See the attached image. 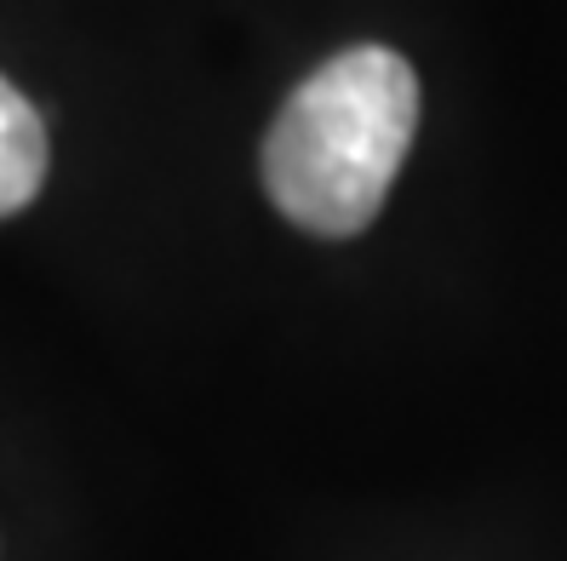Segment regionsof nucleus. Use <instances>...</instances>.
Returning <instances> with one entry per match:
<instances>
[{
	"label": "nucleus",
	"instance_id": "obj_1",
	"mask_svg": "<svg viewBox=\"0 0 567 561\" xmlns=\"http://www.w3.org/2000/svg\"><path fill=\"white\" fill-rule=\"evenodd\" d=\"M419 132V75L390 46H355L298 86L270 138L264 189L310 236H361Z\"/></svg>",
	"mask_w": 567,
	"mask_h": 561
},
{
	"label": "nucleus",
	"instance_id": "obj_2",
	"mask_svg": "<svg viewBox=\"0 0 567 561\" xmlns=\"http://www.w3.org/2000/svg\"><path fill=\"white\" fill-rule=\"evenodd\" d=\"M47 184V126L35 104L0 81V218L23 212Z\"/></svg>",
	"mask_w": 567,
	"mask_h": 561
}]
</instances>
